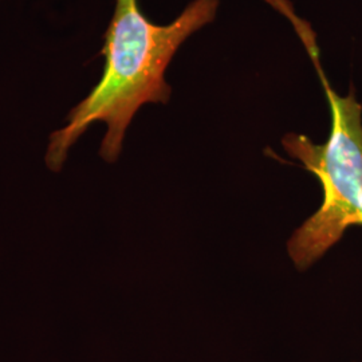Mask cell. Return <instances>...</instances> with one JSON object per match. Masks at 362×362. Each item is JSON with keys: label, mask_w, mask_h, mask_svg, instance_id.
Instances as JSON below:
<instances>
[{"label": "cell", "mask_w": 362, "mask_h": 362, "mask_svg": "<svg viewBox=\"0 0 362 362\" xmlns=\"http://www.w3.org/2000/svg\"><path fill=\"white\" fill-rule=\"evenodd\" d=\"M220 0H192L168 25H156L137 0H116L105 33L104 71L89 94L50 134L45 161L52 172L64 168L70 149L94 122L106 125L100 156L116 163L136 113L146 104H168L172 88L165 79L170 61L184 42L218 15Z\"/></svg>", "instance_id": "1"}, {"label": "cell", "mask_w": 362, "mask_h": 362, "mask_svg": "<svg viewBox=\"0 0 362 362\" xmlns=\"http://www.w3.org/2000/svg\"><path fill=\"white\" fill-rule=\"evenodd\" d=\"M318 73L329 104L330 132L324 144L305 134L287 133L286 153L313 173L324 200L287 242V252L299 272H306L336 246L350 227H362V105L353 89L341 95L325 74L315 35L306 22L296 26Z\"/></svg>", "instance_id": "2"}]
</instances>
